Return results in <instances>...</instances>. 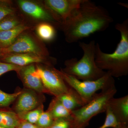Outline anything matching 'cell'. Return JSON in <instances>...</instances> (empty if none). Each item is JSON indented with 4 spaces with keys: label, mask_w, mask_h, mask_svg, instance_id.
<instances>
[{
    "label": "cell",
    "mask_w": 128,
    "mask_h": 128,
    "mask_svg": "<svg viewBox=\"0 0 128 128\" xmlns=\"http://www.w3.org/2000/svg\"><path fill=\"white\" fill-rule=\"evenodd\" d=\"M113 19L108 12L89 0H84L60 29L67 42L73 43L106 30Z\"/></svg>",
    "instance_id": "1"
},
{
    "label": "cell",
    "mask_w": 128,
    "mask_h": 128,
    "mask_svg": "<svg viewBox=\"0 0 128 128\" xmlns=\"http://www.w3.org/2000/svg\"><path fill=\"white\" fill-rule=\"evenodd\" d=\"M115 28L120 33V41L112 54L103 52L96 43L95 61L98 68L106 70L113 77L126 76L128 74V19L117 23Z\"/></svg>",
    "instance_id": "2"
},
{
    "label": "cell",
    "mask_w": 128,
    "mask_h": 128,
    "mask_svg": "<svg viewBox=\"0 0 128 128\" xmlns=\"http://www.w3.org/2000/svg\"><path fill=\"white\" fill-rule=\"evenodd\" d=\"M96 41L88 43L79 42V46L83 51L80 60L73 58L66 60L65 67L61 69L66 74L82 81H93L100 79L106 72L98 68L95 61Z\"/></svg>",
    "instance_id": "3"
},
{
    "label": "cell",
    "mask_w": 128,
    "mask_h": 128,
    "mask_svg": "<svg viewBox=\"0 0 128 128\" xmlns=\"http://www.w3.org/2000/svg\"><path fill=\"white\" fill-rule=\"evenodd\" d=\"M116 92L115 85L103 89L88 103L72 112L73 128H85L93 117L106 112L108 101Z\"/></svg>",
    "instance_id": "4"
},
{
    "label": "cell",
    "mask_w": 128,
    "mask_h": 128,
    "mask_svg": "<svg viewBox=\"0 0 128 128\" xmlns=\"http://www.w3.org/2000/svg\"><path fill=\"white\" fill-rule=\"evenodd\" d=\"M58 72L66 84L78 93L85 104L92 99L98 91L115 85L114 77L107 72L102 78L93 81L80 80L66 74L61 69Z\"/></svg>",
    "instance_id": "5"
},
{
    "label": "cell",
    "mask_w": 128,
    "mask_h": 128,
    "mask_svg": "<svg viewBox=\"0 0 128 128\" xmlns=\"http://www.w3.org/2000/svg\"><path fill=\"white\" fill-rule=\"evenodd\" d=\"M2 52L3 54L9 53H26L42 57H50L43 42L29 30L22 33L10 46L2 49Z\"/></svg>",
    "instance_id": "6"
},
{
    "label": "cell",
    "mask_w": 128,
    "mask_h": 128,
    "mask_svg": "<svg viewBox=\"0 0 128 128\" xmlns=\"http://www.w3.org/2000/svg\"><path fill=\"white\" fill-rule=\"evenodd\" d=\"M46 93L55 97L61 94L75 91L63 80L54 66L43 64H35Z\"/></svg>",
    "instance_id": "7"
},
{
    "label": "cell",
    "mask_w": 128,
    "mask_h": 128,
    "mask_svg": "<svg viewBox=\"0 0 128 128\" xmlns=\"http://www.w3.org/2000/svg\"><path fill=\"white\" fill-rule=\"evenodd\" d=\"M84 0H45L44 6L54 20L60 26L75 9L78 8Z\"/></svg>",
    "instance_id": "8"
},
{
    "label": "cell",
    "mask_w": 128,
    "mask_h": 128,
    "mask_svg": "<svg viewBox=\"0 0 128 128\" xmlns=\"http://www.w3.org/2000/svg\"><path fill=\"white\" fill-rule=\"evenodd\" d=\"M18 5L23 13L36 20L51 24L56 28L60 25L53 18L42 3L30 0H18Z\"/></svg>",
    "instance_id": "9"
},
{
    "label": "cell",
    "mask_w": 128,
    "mask_h": 128,
    "mask_svg": "<svg viewBox=\"0 0 128 128\" xmlns=\"http://www.w3.org/2000/svg\"><path fill=\"white\" fill-rule=\"evenodd\" d=\"M0 61L21 66L38 64L54 66L57 62L56 58L51 56L44 57L34 54L26 53L5 54Z\"/></svg>",
    "instance_id": "10"
},
{
    "label": "cell",
    "mask_w": 128,
    "mask_h": 128,
    "mask_svg": "<svg viewBox=\"0 0 128 128\" xmlns=\"http://www.w3.org/2000/svg\"><path fill=\"white\" fill-rule=\"evenodd\" d=\"M36 92L27 89L22 90L17 98L14 108L17 114L33 110L43 104L44 98Z\"/></svg>",
    "instance_id": "11"
},
{
    "label": "cell",
    "mask_w": 128,
    "mask_h": 128,
    "mask_svg": "<svg viewBox=\"0 0 128 128\" xmlns=\"http://www.w3.org/2000/svg\"><path fill=\"white\" fill-rule=\"evenodd\" d=\"M24 85L40 94L46 93L42 81L37 72L35 64L22 66L17 72Z\"/></svg>",
    "instance_id": "12"
},
{
    "label": "cell",
    "mask_w": 128,
    "mask_h": 128,
    "mask_svg": "<svg viewBox=\"0 0 128 128\" xmlns=\"http://www.w3.org/2000/svg\"><path fill=\"white\" fill-rule=\"evenodd\" d=\"M108 106L118 123L128 124V95L119 98H111L108 101Z\"/></svg>",
    "instance_id": "13"
},
{
    "label": "cell",
    "mask_w": 128,
    "mask_h": 128,
    "mask_svg": "<svg viewBox=\"0 0 128 128\" xmlns=\"http://www.w3.org/2000/svg\"><path fill=\"white\" fill-rule=\"evenodd\" d=\"M32 27L24 22L10 30L0 32V48H6L10 46L22 33Z\"/></svg>",
    "instance_id": "14"
},
{
    "label": "cell",
    "mask_w": 128,
    "mask_h": 128,
    "mask_svg": "<svg viewBox=\"0 0 128 128\" xmlns=\"http://www.w3.org/2000/svg\"><path fill=\"white\" fill-rule=\"evenodd\" d=\"M56 98L67 110L72 112L85 105L76 91L61 94Z\"/></svg>",
    "instance_id": "15"
},
{
    "label": "cell",
    "mask_w": 128,
    "mask_h": 128,
    "mask_svg": "<svg viewBox=\"0 0 128 128\" xmlns=\"http://www.w3.org/2000/svg\"><path fill=\"white\" fill-rule=\"evenodd\" d=\"M54 120L60 118H72V112L65 107L56 97L52 99L47 110Z\"/></svg>",
    "instance_id": "16"
},
{
    "label": "cell",
    "mask_w": 128,
    "mask_h": 128,
    "mask_svg": "<svg viewBox=\"0 0 128 128\" xmlns=\"http://www.w3.org/2000/svg\"><path fill=\"white\" fill-rule=\"evenodd\" d=\"M20 121L15 112L5 108H0V127L17 128Z\"/></svg>",
    "instance_id": "17"
},
{
    "label": "cell",
    "mask_w": 128,
    "mask_h": 128,
    "mask_svg": "<svg viewBox=\"0 0 128 128\" xmlns=\"http://www.w3.org/2000/svg\"><path fill=\"white\" fill-rule=\"evenodd\" d=\"M55 28L51 24L42 22L38 24L36 27V32L38 37L42 41L50 42L55 38Z\"/></svg>",
    "instance_id": "18"
},
{
    "label": "cell",
    "mask_w": 128,
    "mask_h": 128,
    "mask_svg": "<svg viewBox=\"0 0 128 128\" xmlns=\"http://www.w3.org/2000/svg\"><path fill=\"white\" fill-rule=\"evenodd\" d=\"M24 22V18L16 13L9 15L0 20V32L10 30Z\"/></svg>",
    "instance_id": "19"
},
{
    "label": "cell",
    "mask_w": 128,
    "mask_h": 128,
    "mask_svg": "<svg viewBox=\"0 0 128 128\" xmlns=\"http://www.w3.org/2000/svg\"><path fill=\"white\" fill-rule=\"evenodd\" d=\"M44 105L42 104L34 110L18 114H17L21 121L36 124L41 113L44 111Z\"/></svg>",
    "instance_id": "20"
},
{
    "label": "cell",
    "mask_w": 128,
    "mask_h": 128,
    "mask_svg": "<svg viewBox=\"0 0 128 128\" xmlns=\"http://www.w3.org/2000/svg\"><path fill=\"white\" fill-rule=\"evenodd\" d=\"M22 90L9 94L0 89V108H5L9 106L17 98Z\"/></svg>",
    "instance_id": "21"
},
{
    "label": "cell",
    "mask_w": 128,
    "mask_h": 128,
    "mask_svg": "<svg viewBox=\"0 0 128 128\" xmlns=\"http://www.w3.org/2000/svg\"><path fill=\"white\" fill-rule=\"evenodd\" d=\"M17 11V8L13 6L11 1L0 0V20L8 16L16 13Z\"/></svg>",
    "instance_id": "22"
},
{
    "label": "cell",
    "mask_w": 128,
    "mask_h": 128,
    "mask_svg": "<svg viewBox=\"0 0 128 128\" xmlns=\"http://www.w3.org/2000/svg\"><path fill=\"white\" fill-rule=\"evenodd\" d=\"M54 120L50 112L47 110L41 113L36 124L40 128H49Z\"/></svg>",
    "instance_id": "23"
},
{
    "label": "cell",
    "mask_w": 128,
    "mask_h": 128,
    "mask_svg": "<svg viewBox=\"0 0 128 128\" xmlns=\"http://www.w3.org/2000/svg\"><path fill=\"white\" fill-rule=\"evenodd\" d=\"M105 112L106 116L104 122L98 128H116L119 123L108 106Z\"/></svg>",
    "instance_id": "24"
},
{
    "label": "cell",
    "mask_w": 128,
    "mask_h": 128,
    "mask_svg": "<svg viewBox=\"0 0 128 128\" xmlns=\"http://www.w3.org/2000/svg\"><path fill=\"white\" fill-rule=\"evenodd\" d=\"M49 128H73V118H60L55 120Z\"/></svg>",
    "instance_id": "25"
},
{
    "label": "cell",
    "mask_w": 128,
    "mask_h": 128,
    "mask_svg": "<svg viewBox=\"0 0 128 128\" xmlns=\"http://www.w3.org/2000/svg\"><path fill=\"white\" fill-rule=\"evenodd\" d=\"M22 66L0 61V76L8 72L19 70Z\"/></svg>",
    "instance_id": "26"
},
{
    "label": "cell",
    "mask_w": 128,
    "mask_h": 128,
    "mask_svg": "<svg viewBox=\"0 0 128 128\" xmlns=\"http://www.w3.org/2000/svg\"><path fill=\"white\" fill-rule=\"evenodd\" d=\"M17 128H40L36 124L26 121H21Z\"/></svg>",
    "instance_id": "27"
},
{
    "label": "cell",
    "mask_w": 128,
    "mask_h": 128,
    "mask_svg": "<svg viewBox=\"0 0 128 128\" xmlns=\"http://www.w3.org/2000/svg\"><path fill=\"white\" fill-rule=\"evenodd\" d=\"M116 128H128V124H119Z\"/></svg>",
    "instance_id": "28"
},
{
    "label": "cell",
    "mask_w": 128,
    "mask_h": 128,
    "mask_svg": "<svg viewBox=\"0 0 128 128\" xmlns=\"http://www.w3.org/2000/svg\"><path fill=\"white\" fill-rule=\"evenodd\" d=\"M3 55L4 54H2V48H0V60L3 57Z\"/></svg>",
    "instance_id": "29"
},
{
    "label": "cell",
    "mask_w": 128,
    "mask_h": 128,
    "mask_svg": "<svg viewBox=\"0 0 128 128\" xmlns=\"http://www.w3.org/2000/svg\"><path fill=\"white\" fill-rule=\"evenodd\" d=\"M120 4H120L121 5V6H124V7H127V8H128V4L127 5V4H124V3H123V4H122V3H120Z\"/></svg>",
    "instance_id": "30"
},
{
    "label": "cell",
    "mask_w": 128,
    "mask_h": 128,
    "mask_svg": "<svg viewBox=\"0 0 128 128\" xmlns=\"http://www.w3.org/2000/svg\"><path fill=\"white\" fill-rule=\"evenodd\" d=\"M0 128H3V127H0Z\"/></svg>",
    "instance_id": "31"
}]
</instances>
